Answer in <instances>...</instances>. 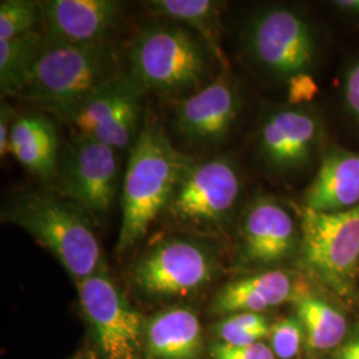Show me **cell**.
<instances>
[{
  "mask_svg": "<svg viewBox=\"0 0 359 359\" xmlns=\"http://www.w3.org/2000/svg\"><path fill=\"white\" fill-rule=\"evenodd\" d=\"M123 74L112 41L71 44L46 38L35 69L19 97L71 126L83 107Z\"/></svg>",
  "mask_w": 359,
  "mask_h": 359,
  "instance_id": "obj_1",
  "label": "cell"
},
{
  "mask_svg": "<svg viewBox=\"0 0 359 359\" xmlns=\"http://www.w3.org/2000/svg\"><path fill=\"white\" fill-rule=\"evenodd\" d=\"M188 156L179 152L154 116L142 120L129 149L121 188V225L116 252L123 255L139 244L152 224L167 210Z\"/></svg>",
  "mask_w": 359,
  "mask_h": 359,
  "instance_id": "obj_2",
  "label": "cell"
},
{
  "mask_svg": "<svg viewBox=\"0 0 359 359\" xmlns=\"http://www.w3.org/2000/svg\"><path fill=\"white\" fill-rule=\"evenodd\" d=\"M127 56L129 72L145 90L161 97L184 99L218 75L217 53L194 31L173 22L142 27Z\"/></svg>",
  "mask_w": 359,
  "mask_h": 359,
  "instance_id": "obj_3",
  "label": "cell"
},
{
  "mask_svg": "<svg viewBox=\"0 0 359 359\" xmlns=\"http://www.w3.org/2000/svg\"><path fill=\"white\" fill-rule=\"evenodd\" d=\"M1 219L22 228L51 252L76 283L90 277L103 262L93 231L95 221L62 193H18L1 208Z\"/></svg>",
  "mask_w": 359,
  "mask_h": 359,
  "instance_id": "obj_4",
  "label": "cell"
},
{
  "mask_svg": "<svg viewBox=\"0 0 359 359\" xmlns=\"http://www.w3.org/2000/svg\"><path fill=\"white\" fill-rule=\"evenodd\" d=\"M241 192L243 177L231 157H188L165 213L176 225L196 236L218 234L231 225Z\"/></svg>",
  "mask_w": 359,
  "mask_h": 359,
  "instance_id": "obj_5",
  "label": "cell"
},
{
  "mask_svg": "<svg viewBox=\"0 0 359 359\" xmlns=\"http://www.w3.org/2000/svg\"><path fill=\"white\" fill-rule=\"evenodd\" d=\"M299 228L304 269L325 289L350 301L359 274V205L338 213L301 206Z\"/></svg>",
  "mask_w": 359,
  "mask_h": 359,
  "instance_id": "obj_6",
  "label": "cell"
},
{
  "mask_svg": "<svg viewBox=\"0 0 359 359\" xmlns=\"http://www.w3.org/2000/svg\"><path fill=\"white\" fill-rule=\"evenodd\" d=\"M219 270L217 248L200 236L163 238L129 268V283L142 297L177 299L212 283Z\"/></svg>",
  "mask_w": 359,
  "mask_h": 359,
  "instance_id": "obj_7",
  "label": "cell"
},
{
  "mask_svg": "<svg viewBox=\"0 0 359 359\" xmlns=\"http://www.w3.org/2000/svg\"><path fill=\"white\" fill-rule=\"evenodd\" d=\"M245 48L258 67L286 86L311 76L318 59L317 36L308 18L295 8L271 6L253 15L244 32Z\"/></svg>",
  "mask_w": 359,
  "mask_h": 359,
  "instance_id": "obj_8",
  "label": "cell"
},
{
  "mask_svg": "<svg viewBox=\"0 0 359 359\" xmlns=\"http://www.w3.org/2000/svg\"><path fill=\"white\" fill-rule=\"evenodd\" d=\"M76 286L81 313L103 358H137L144 344L145 321L111 278L104 261Z\"/></svg>",
  "mask_w": 359,
  "mask_h": 359,
  "instance_id": "obj_9",
  "label": "cell"
},
{
  "mask_svg": "<svg viewBox=\"0 0 359 359\" xmlns=\"http://www.w3.org/2000/svg\"><path fill=\"white\" fill-rule=\"evenodd\" d=\"M118 151L90 136L76 135L57 169L60 193L81 206L93 221L114 208L118 181Z\"/></svg>",
  "mask_w": 359,
  "mask_h": 359,
  "instance_id": "obj_10",
  "label": "cell"
},
{
  "mask_svg": "<svg viewBox=\"0 0 359 359\" xmlns=\"http://www.w3.org/2000/svg\"><path fill=\"white\" fill-rule=\"evenodd\" d=\"M299 221L287 206L259 194L243 208L238 222V262L246 269H278L299 252Z\"/></svg>",
  "mask_w": 359,
  "mask_h": 359,
  "instance_id": "obj_11",
  "label": "cell"
},
{
  "mask_svg": "<svg viewBox=\"0 0 359 359\" xmlns=\"http://www.w3.org/2000/svg\"><path fill=\"white\" fill-rule=\"evenodd\" d=\"M177 102L172 123L180 139L204 149L216 148L231 136L243 109L241 90L226 69Z\"/></svg>",
  "mask_w": 359,
  "mask_h": 359,
  "instance_id": "obj_12",
  "label": "cell"
},
{
  "mask_svg": "<svg viewBox=\"0 0 359 359\" xmlns=\"http://www.w3.org/2000/svg\"><path fill=\"white\" fill-rule=\"evenodd\" d=\"M322 139L318 116L305 105L271 109L257 135V152L270 170L290 175L309 167Z\"/></svg>",
  "mask_w": 359,
  "mask_h": 359,
  "instance_id": "obj_13",
  "label": "cell"
},
{
  "mask_svg": "<svg viewBox=\"0 0 359 359\" xmlns=\"http://www.w3.org/2000/svg\"><path fill=\"white\" fill-rule=\"evenodd\" d=\"M43 34L71 44L107 43L123 19V4L115 0H44Z\"/></svg>",
  "mask_w": 359,
  "mask_h": 359,
  "instance_id": "obj_14",
  "label": "cell"
},
{
  "mask_svg": "<svg viewBox=\"0 0 359 359\" xmlns=\"http://www.w3.org/2000/svg\"><path fill=\"white\" fill-rule=\"evenodd\" d=\"M305 292L286 270L257 271L226 283L218 290L212 310L219 316L236 313H264L269 309L294 302Z\"/></svg>",
  "mask_w": 359,
  "mask_h": 359,
  "instance_id": "obj_15",
  "label": "cell"
},
{
  "mask_svg": "<svg viewBox=\"0 0 359 359\" xmlns=\"http://www.w3.org/2000/svg\"><path fill=\"white\" fill-rule=\"evenodd\" d=\"M302 201V208L320 213L346 212L358 206L359 152L344 148L326 151Z\"/></svg>",
  "mask_w": 359,
  "mask_h": 359,
  "instance_id": "obj_16",
  "label": "cell"
},
{
  "mask_svg": "<svg viewBox=\"0 0 359 359\" xmlns=\"http://www.w3.org/2000/svg\"><path fill=\"white\" fill-rule=\"evenodd\" d=\"M142 348L148 359H198L204 350L197 314L188 308L164 309L144 327Z\"/></svg>",
  "mask_w": 359,
  "mask_h": 359,
  "instance_id": "obj_17",
  "label": "cell"
},
{
  "mask_svg": "<svg viewBox=\"0 0 359 359\" xmlns=\"http://www.w3.org/2000/svg\"><path fill=\"white\" fill-rule=\"evenodd\" d=\"M57 133L51 118L40 112L16 115L11 127L8 154L41 181L57 177Z\"/></svg>",
  "mask_w": 359,
  "mask_h": 359,
  "instance_id": "obj_18",
  "label": "cell"
},
{
  "mask_svg": "<svg viewBox=\"0 0 359 359\" xmlns=\"http://www.w3.org/2000/svg\"><path fill=\"white\" fill-rule=\"evenodd\" d=\"M294 308L305 334V346L314 357L332 353L351 329L345 314L321 295L305 290L295 298Z\"/></svg>",
  "mask_w": 359,
  "mask_h": 359,
  "instance_id": "obj_19",
  "label": "cell"
},
{
  "mask_svg": "<svg viewBox=\"0 0 359 359\" xmlns=\"http://www.w3.org/2000/svg\"><path fill=\"white\" fill-rule=\"evenodd\" d=\"M145 92L147 90L136 77L129 71L124 72L99 90L83 107L71 126L76 129L77 135L102 140L127 103Z\"/></svg>",
  "mask_w": 359,
  "mask_h": 359,
  "instance_id": "obj_20",
  "label": "cell"
},
{
  "mask_svg": "<svg viewBox=\"0 0 359 359\" xmlns=\"http://www.w3.org/2000/svg\"><path fill=\"white\" fill-rule=\"evenodd\" d=\"M145 6L156 15L194 31L212 47L225 65L219 50L222 34L221 3L213 0H151Z\"/></svg>",
  "mask_w": 359,
  "mask_h": 359,
  "instance_id": "obj_21",
  "label": "cell"
},
{
  "mask_svg": "<svg viewBox=\"0 0 359 359\" xmlns=\"http://www.w3.org/2000/svg\"><path fill=\"white\" fill-rule=\"evenodd\" d=\"M44 34L0 40V93L1 97H19L38 63L44 47Z\"/></svg>",
  "mask_w": 359,
  "mask_h": 359,
  "instance_id": "obj_22",
  "label": "cell"
},
{
  "mask_svg": "<svg viewBox=\"0 0 359 359\" xmlns=\"http://www.w3.org/2000/svg\"><path fill=\"white\" fill-rule=\"evenodd\" d=\"M268 318L261 313H236L216 325L219 342L231 346H248L269 337Z\"/></svg>",
  "mask_w": 359,
  "mask_h": 359,
  "instance_id": "obj_23",
  "label": "cell"
},
{
  "mask_svg": "<svg viewBox=\"0 0 359 359\" xmlns=\"http://www.w3.org/2000/svg\"><path fill=\"white\" fill-rule=\"evenodd\" d=\"M39 25H43L40 1H0V40H10L36 32Z\"/></svg>",
  "mask_w": 359,
  "mask_h": 359,
  "instance_id": "obj_24",
  "label": "cell"
},
{
  "mask_svg": "<svg viewBox=\"0 0 359 359\" xmlns=\"http://www.w3.org/2000/svg\"><path fill=\"white\" fill-rule=\"evenodd\" d=\"M269 337L270 347L277 359L298 358L305 344L304 329L295 316L273 323Z\"/></svg>",
  "mask_w": 359,
  "mask_h": 359,
  "instance_id": "obj_25",
  "label": "cell"
},
{
  "mask_svg": "<svg viewBox=\"0 0 359 359\" xmlns=\"http://www.w3.org/2000/svg\"><path fill=\"white\" fill-rule=\"evenodd\" d=\"M213 359H277L271 347L264 342L248 346H231L222 342L212 346Z\"/></svg>",
  "mask_w": 359,
  "mask_h": 359,
  "instance_id": "obj_26",
  "label": "cell"
},
{
  "mask_svg": "<svg viewBox=\"0 0 359 359\" xmlns=\"http://www.w3.org/2000/svg\"><path fill=\"white\" fill-rule=\"evenodd\" d=\"M344 103L347 112L359 123V60L348 67L344 80Z\"/></svg>",
  "mask_w": 359,
  "mask_h": 359,
  "instance_id": "obj_27",
  "label": "cell"
},
{
  "mask_svg": "<svg viewBox=\"0 0 359 359\" xmlns=\"http://www.w3.org/2000/svg\"><path fill=\"white\" fill-rule=\"evenodd\" d=\"M289 99L293 105H299L302 102H310L317 90V83L313 76L297 77L287 84Z\"/></svg>",
  "mask_w": 359,
  "mask_h": 359,
  "instance_id": "obj_28",
  "label": "cell"
},
{
  "mask_svg": "<svg viewBox=\"0 0 359 359\" xmlns=\"http://www.w3.org/2000/svg\"><path fill=\"white\" fill-rule=\"evenodd\" d=\"M323 359H359V323L353 326L345 341Z\"/></svg>",
  "mask_w": 359,
  "mask_h": 359,
  "instance_id": "obj_29",
  "label": "cell"
},
{
  "mask_svg": "<svg viewBox=\"0 0 359 359\" xmlns=\"http://www.w3.org/2000/svg\"><path fill=\"white\" fill-rule=\"evenodd\" d=\"M16 116H13V109L8 103H1L0 108V156L8 154V142L11 135V127Z\"/></svg>",
  "mask_w": 359,
  "mask_h": 359,
  "instance_id": "obj_30",
  "label": "cell"
},
{
  "mask_svg": "<svg viewBox=\"0 0 359 359\" xmlns=\"http://www.w3.org/2000/svg\"><path fill=\"white\" fill-rule=\"evenodd\" d=\"M332 4L341 13L350 16H359V0H337Z\"/></svg>",
  "mask_w": 359,
  "mask_h": 359,
  "instance_id": "obj_31",
  "label": "cell"
},
{
  "mask_svg": "<svg viewBox=\"0 0 359 359\" xmlns=\"http://www.w3.org/2000/svg\"><path fill=\"white\" fill-rule=\"evenodd\" d=\"M77 359H79V358H77ZM80 359H83V358H80Z\"/></svg>",
  "mask_w": 359,
  "mask_h": 359,
  "instance_id": "obj_32",
  "label": "cell"
}]
</instances>
